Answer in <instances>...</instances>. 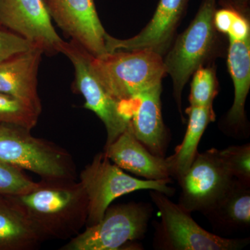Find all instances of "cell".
<instances>
[{
    "instance_id": "1",
    "label": "cell",
    "mask_w": 250,
    "mask_h": 250,
    "mask_svg": "<svg viewBox=\"0 0 250 250\" xmlns=\"http://www.w3.org/2000/svg\"><path fill=\"white\" fill-rule=\"evenodd\" d=\"M8 196L42 242L71 239L86 225L88 198L75 179H41L31 191Z\"/></svg>"
},
{
    "instance_id": "2",
    "label": "cell",
    "mask_w": 250,
    "mask_h": 250,
    "mask_svg": "<svg viewBox=\"0 0 250 250\" xmlns=\"http://www.w3.org/2000/svg\"><path fill=\"white\" fill-rule=\"evenodd\" d=\"M216 9V0H202L193 21L177 38L164 58L166 74L173 82L174 98L182 119V97L186 83L218 52L220 39L213 22Z\"/></svg>"
},
{
    "instance_id": "3",
    "label": "cell",
    "mask_w": 250,
    "mask_h": 250,
    "mask_svg": "<svg viewBox=\"0 0 250 250\" xmlns=\"http://www.w3.org/2000/svg\"><path fill=\"white\" fill-rule=\"evenodd\" d=\"M0 159L41 179L77 180L76 166L68 152L20 125L0 123Z\"/></svg>"
},
{
    "instance_id": "4",
    "label": "cell",
    "mask_w": 250,
    "mask_h": 250,
    "mask_svg": "<svg viewBox=\"0 0 250 250\" xmlns=\"http://www.w3.org/2000/svg\"><path fill=\"white\" fill-rule=\"evenodd\" d=\"M99 80L118 101L126 102L158 84L166 72L164 57L149 50L116 51L90 58Z\"/></svg>"
},
{
    "instance_id": "5",
    "label": "cell",
    "mask_w": 250,
    "mask_h": 250,
    "mask_svg": "<svg viewBox=\"0 0 250 250\" xmlns=\"http://www.w3.org/2000/svg\"><path fill=\"white\" fill-rule=\"evenodd\" d=\"M88 202L86 226L95 225L103 218L112 202L118 197L140 190H156L167 196L173 195L169 187L172 179L143 180L125 173L106 156L100 152L81 172L80 181Z\"/></svg>"
},
{
    "instance_id": "6",
    "label": "cell",
    "mask_w": 250,
    "mask_h": 250,
    "mask_svg": "<svg viewBox=\"0 0 250 250\" xmlns=\"http://www.w3.org/2000/svg\"><path fill=\"white\" fill-rule=\"evenodd\" d=\"M161 220L156 227L154 247L166 250H238L249 244V238H227L208 232L192 219L190 213L168 196L149 190Z\"/></svg>"
},
{
    "instance_id": "7",
    "label": "cell",
    "mask_w": 250,
    "mask_h": 250,
    "mask_svg": "<svg viewBox=\"0 0 250 250\" xmlns=\"http://www.w3.org/2000/svg\"><path fill=\"white\" fill-rule=\"evenodd\" d=\"M152 213V206L143 202L110 205L100 221L85 227L60 250H121L144 236Z\"/></svg>"
},
{
    "instance_id": "8",
    "label": "cell",
    "mask_w": 250,
    "mask_h": 250,
    "mask_svg": "<svg viewBox=\"0 0 250 250\" xmlns=\"http://www.w3.org/2000/svg\"><path fill=\"white\" fill-rule=\"evenodd\" d=\"M61 53L71 62L75 70L74 86L83 96L84 108L95 113L104 125L107 134V146L124 132L130 123L122 110V103L108 93L92 67L91 54L80 44L64 41Z\"/></svg>"
},
{
    "instance_id": "9",
    "label": "cell",
    "mask_w": 250,
    "mask_h": 250,
    "mask_svg": "<svg viewBox=\"0 0 250 250\" xmlns=\"http://www.w3.org/2000/svg\"><path fill=\"white\" fill-rule=\"evenodd\" d=\"M235 180L218 149L198 152L178 180L182 189L178 205L189 213L200 211L205 214L227 195Z\"/></svg>"
},
{
    "instance_id": "10",
    "label": "cell",
    "mask_w": 250,
    "mask_h": 250,
    "mask_svg": "<svg viewBox=\"0 0 250 250\" xmlns=\"http://www.w3.org/2000/svg\"><path fill=\"white\" fill-rule=\"evenodd\" d=\"M47 12L70 40L94 57L108 53L107 33L99 18L94 0H43Z\"/></svg>"
},
{
    "instance_id": "11",
    "label": "cell",
    "mask_w": 250,
    "mask_h": 250,
    "mask_svg": "<svg viewBox=\"0 0 250 250\" xmlns=\"http://www.w3.org/2000/svg\"><path fill=\"white\" fill-rule=\"evenodd\" d=\"M0 24L31 41L44 54L61 53L64 41L56 31L43 0H0Z\"/></svg>"
},
{
    "instance_id": "12",
    "label": "cell",
    "mask_w": 250,
    "mask_h": 250,
    "mask_svg": "<svg viewBox=\"0 0 250 250\" xmlns=\"http://www.w3.org/2000/svg\"><path fill=\"white\" fill-rule=\"evenodd\" d=\"M190 0H160L150 22L137 35L129 39L106 36L107 52L149 50L164 57L174 39L179 23Z\"/></svg>"
},
{
    "instance_id": "13",
    "label": "cell",
    "mask_w": 250,
    "mask_h": 250,
    "mask_svg": "<svg viewBox=\"0 0 250 250\" xmlns=\"http://www.w3.org/2000/svg\"><path fill=\"white\" fill-rule=\"evenodd\" d=\"M158 84L129 100L130 124L136 139L154 155L164 157L168 135L163 121Z\"/></svg>"
},
{
    "instance_id": "14",
    "label": "cell",
    "mask_w": 250,
    "mask_h": 250,
    "mask_svg": "<svg viewBox=\"0 0 250 250\" xmlns=\"http://www.w3.org/2000/svg\"><path fill=\"white\" fill-rule=\"evenodd\" d=\"M103 152L123 170L147 180H162L172 177L167 159L149 152L136 139L130 123L116 141L104 146Z\"/></svg>"
},
{
    "instance_id": "15",
    "label": "cell",
    "mask_w": 250,
    "mask_h": 250,
    "mask_svg": "<svg viewBox=\"0 0 250 250\" xmlns=\"http://www.w3.org/2000/svg\"><path fill=\"white\" fill-rule=\"evenodd\" d=\"M39 47L18 54L0 64V93L11 95L42 111L38 73L43 54Z\"/></svg>"
},
{
    "instance_id": "16",
    "label": "cell",
    "mask_w": 250,
    "mask_h": 250,
    "mask_svg": "<svg viewBox=\"0 0 250 250\" xmlns=\"http://www.w3.org/2000/svg\"><path fill=\"white\" fill-rule=\"evenodd\" d=\"M228 65L234 85V100L227 116V123L235 133L246 123L245 104L250 88V38L229 40Z\"/></svg>"
},
{
    "instance_id": "17",
    "label": "cell",
    "mask_w": 250,
    "mask_h": 250,
    "mask_svg": "<svg viewBox=\"0 0 250 250\" xmlns=\"http://www.w3.org/2000/svg\"><path fill=\"white\" fill-rule=\"evenodd\" d=\"M188 116L187 132L182 143L170 157L171 175L179 180L191 166L198 151L199 143L207 126L215 119L213 106H190L186 110Z\"/></svg>"
},
{
    "instance_id": "18",
    "label": "cell",
    "mask_w": 250,
    "mask_h": 250,
    "mask_svg": "<svg viewBox=\"0 0 250 250\" xmlns=\"http://www.w3.org/2000/svg\"><path fill=\"white\" fill-rule=\"evenodd\" d=\"M42 242L9 197L0 195V250H35Z\"/></svg>"
},
{
    "instance_id": "19",
    "label": "cell",
    "mask_w": 250,
    "mask_h": 250,
    "mask_svg": "<svg viewBox=\"0 0 250 250\" xmlns=\"http://www.w3.org/2000/svg\"><path fill=\"white\" fill-rule=\"evenodd\" d=\"M204 215L215 228L225 230L248 228L250 225V184L236 179L227 195Z\"/></svg>"
},
{
    "instance_id": "20",
    "label": "cell",
    "mask_w": 250,
    "mask_h": 250,
    "mask_svg": "<svg viewBox=\"0 0 250 250\" xmlns=\"http://www.w3.org/2000/svg\"><path fill=\"white\" fill-rule=\"evenodd\" d=\"M41 111L22 100L0 93V123L31 129L36 126Z\"/></svg>"
},
{
    "instance_id": "21",
    "label": "cell",
    "mask_w": 250,
    "mask_h": 250,
    "mask_svg": "<svg viewBox=\"0 0 250 250\" xmlns=\"http://www.w3.org/2000/svg\"><path fill=\"white\" fill-rule=\"evenodd\" d=\"M190 106H213L218 93V82L214 66L200 67L192 75Z\"/></svg>"
},
{
    "instance_id": "22",
    "label": "cell",
    "mask_w": 250,
    "mask_h": 250,
    "mask_svg": "<svg viewBox=\"0 0 250 250\" xmlns=\"http://www.w3.org/2000/svg\"><path fill=\"white\" fill-rule=\"evenodd\" d=\"M37 186L24 170L0 159V195H17L27 193Z\"/></svg>"
},
{
    "instance_id": "23",
    "label": "cell",
    "mask_w": 250,
    "mask_h": 250,
    "mask_svg": "<svg viewBox=\"0 0 250 250\" xmlns=\"http://www.w3.org/2000/svg\"><path fill=\"white\" fill-rule=\"evenodd\" d=\"M225 165L234 178L243 183L250 184V146H230L219 150Z\"/></svg>"
},
{
    "instance_id": "24",
    "label": "cell",
    "mask_w": 250,
    "mask_h": 250,
    "mask_svg": "<svg viewBox=\"0 0 250 250\" xmlns=\"http://www.w3.org/2000/svg\"><path fill=\"white\" fill-rule=\"evenodd\" d=\"M34 47H38L23 36L0 24V64Z\"/></svg>"
},
{
    "instance_id": "25",
    "label": "cell",
    "mask_w": 250,
    "mask_h": 250,
    "mask_svg": "<svg viewBox=\"0 0 250 250\" xmlns=\"http://www.w3.org/2000/svg\"><path fill=\"white\" fill-rule=\"evenodd\" d=\"M227 35L229 40L243 41L250 39V25L248 16L238 12Z\"/></svg>"
},
{
    "instance_id": "26",
    "label": "cell",
    "mask_w": 250,
    "mask_h": 250,
    "mask_svg": "<svg viewBox=\"0 0 250 250\" xmlns=\"http://www.w3.org/2000/svg\"><path fill=\"white\" fill-rule=\"evenodd\" d=\"M250 0H220L223 7H230L241 14L248 16Z\"/></svg>"
}]
</instances>
